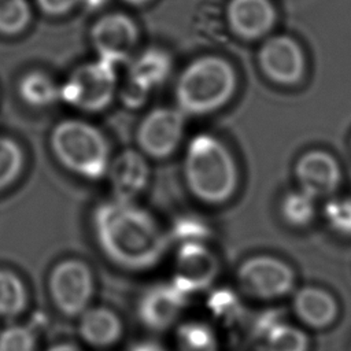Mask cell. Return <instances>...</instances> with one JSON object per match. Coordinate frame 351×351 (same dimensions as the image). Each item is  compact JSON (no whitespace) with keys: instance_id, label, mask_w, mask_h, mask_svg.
Segmentation results:
<instances>
[{"instance_id":"obj_2","label":"cell","mask_w":351,"mask_h":351,"mask_svg":"<svg viewBox=\"0 0 351 351\" xmlns=\"http://www.w3.org/2000/svg\"><path fill=\"white\" fill-rule=\"evenodd\" d=\"M182 170L189 192L203 203L223 204L237 189V165L229 148L217 136L199 133L191 138Z\"/></svg>"},{"instance_id":"obj_28","label":"cell","mask_w":351,"mask_h":351,"mask_svg":"<svg viewBox=\"0 0 351 351\" xmlns=\"http://www.w3.org/2000/svg\"><path fill=\"white\" fill-rule=\"evenodd\" d=\"M210 229L204 221L197 217H180L174 225L171 236L180 243H204Z\"/></svg>"},{"instance_id":"obj_11","label":"cell","mask_w":351,"mask_h":351,"mask_svg":"<svg viewBox=\"0 0 351 351\" xmlns=\"http://www.w3.org/2000/svg\"><path fill=\"white\" fill-rule=\"evenodd\" d=\"M219 273L215 254L204 243H181L174 258L173 282L185 293L208 288Z\"/></svg>"},{"instance_id":"obj_24","label":"cell","mask_w":351,"mask_h":351,"mask_svg":"<svg viewBox=\"0 0 351 351\" xmlns=\"http://www.w3.org/2000/svg\"><path fill=\"white\" fill-rule=\"evenodd\" d=\"M25 166V154L21 145L10 138L0 136V191L12 185Z\"/></svg>"},{"instance_id":"obj_30","label":"cell","mask_w":351,"mask_h":351,"mask_svg":"<svg viewBox=\"0 0 351 351\" xmlns=\"http://www.w3.org/2000/svg\"><path fill=\"white\" fill-rule=\"evenodd\" d=\"M237 296L230 289H218L210 298V306L214 313L225 315L228 313H237Z\"/></svg>"},{"instance_id":"obj_16","label":"cell","mask_w":351,"mask_h":351,"mask_svg":"<svg viewBox=\"0 0 351 351\" xmlns=\"http://www.w3.org/2000/svg\"><path fill=\"white\" fill-rule=\"evenodd\" d=\"M292 307L300 322L314 329L330 326L339 315V304L335 296L318 287L300 288L293 296Z\"/></svg>"},{"instance_id":"obj_17","label":"cell","mask_w":351,"mask_h":351,"mask_svg":"<svg viewBox=\"0 0 351 351\" xmlns=\"http://www.w3.org/2000/svg\"><path fill=\"white\" fill-rule=\"evenodd\" d=\"M123 326L121 318L106 307H88L78 322L80 337L89 346L107 348L122 337Z\"/></svg>"},{"instance_id":"obj_18","label":"cell","mask_w":351,"mask_h":351,"mask_svg":"<svg viewBox=\"0 0 351 351\" xmlns=\"http://www.w3.org/2000/svg\"><path fill=\"white\" fill-rule=\"evenodd\" d=\"M128 63V77L148 89L163 84L171 71L170 55L156 47L141 51Z\"/></svg>"},{"instance_id":"obj_15","label":"cell","mask_w":351,"mask_h":351,"mask_svg":"<svg viewBox=\"0 0 351 351\" xmlns=\"http://www.w3.org/2000/svg\"><path fill=\"white\" fill-rule=\"evenodd\" d=\"M186 296L174 282L149 288L141 298L138 314L152 329H166L173 325L186 304Z\"/></svg>"},{"instance_id":"obj_33","label":"cell","mask_w":351,"mask_h":351,"mask_svg":"<svg viewBox=\"0 0 351 351\" xmlns=\"http://www.w3.org/2000/svg\"><path fill=\"white\" fill-rule=\"evenodd\" d=\"M48 351H80V350L71 344H58V346H53L52 348H49Z\"/></svg>"},{"instance_id":"obj_14","label":"cell","mask_w":351,"mask_h":351,"mask_svg":"<svg viewBox=\"0 0 351 351\" xmlns=\"http://www.w3.org/2000/svg\"><path fill=\"white\" fill-rule=\"evenodd\" d=\"M226 21L234 36L252 41L270 33L277 12L271 0H229Z\"/></svg>"},{"instance_id":"obj_23","label":"cell","mask_w":351,"mask_h":351,"mask_svg":"<svg viewBox=\"0 0 351 351\" xmlns=\"http://www.w3.org/2000/svg\"><path fill=\"white\" fill-rule=\"evenodd\" d=\"M281 215L292 226H306L315 215V197L302 189L288 192L281 202Z\"/></svg>"},{"instance_id":"obj_6","label":"cell","mask_w":351,"mask_h":351,"mask_svg":"<svg viewBox=\"0 0 351 351\" xmlns=\"http://www.w3.org/2000/svg\"><path fill=\"white\" fill-rule=\"evenodd\" d=\"M95 281L90 267L81 259L58 262L48 276L49 296L62 314L80 317L90 304Z\"/></svg>"},{"instance_id":"obj_7","label":"cell","mask_w":351,"mask_h":351,"mask_svg":"<svg viewBox=\"0 0 351 351\" xmlns=\"http://www.w3.org/2000/svg\"><path fill=\"white\" fill-rule=\"evenodd\" d=\"M237 280L247 295L262 300H274L293 289L295 273L287 262L276 256L256 255L240 265Z\"/></svg>"},{"instance_id":"obj_13","label":"cell","mask_w":351,"mask_h":351,"mask_svg":"<svg viewBox=\"0 0 351 351\" xmlns=\"http://www.w3.org/2000/svg\"><path fill=\"white\" fill-rule=\"evenodd\" d=\"M106 176L108 177L114 199L134 202L148 185L149 166L141 151L125 149L110 160Z\"/></svg>"},{"instance_id":"obj_8","label":"cell","mask_w":351,"mask_h":351,"mask_svg":"<svg viewBox=\"0 0 351 351\" xmlns=\"http://www.w3.org/2000/svg\"><path fill=\"white\" fill-rule=\"evenodd\" d=\"M185 117L178 107H156L147 112L136 133L140 151L155 159L174 154L185 133Z\"/></svg>"},{"instance_id":"obj_9","label":"cell","mask_w":351,"mask_h":351,"mask_svg":"<svg viewBox=\"0 0 351 351\" xmlns=\"http://www.w3.org/2000/svg\"><path fill=\"white\" fill-rule=\"evenodd\" d=\"M138 41L136 22L123 12H110L99 18L90 29V43L101 59L112 66L129 62Z\"/></svg>"},{"instance_id":"obj_1","label":"cell","mask_w":351,"mask_h":351,"mask_svg":"<svg viewBox=\"0 0 351 351\" xmlns=\"http://www.w3.org/2000/svg\"><path fill=\"white\" fill-rule=\"evenodd\" d=\"M92 228L101 252L126 270L156 266L169 247V237L155 218L134 202H103L92 214Z\"/></svg>"},{"instance_id":"obj_25","label":"cell","mask_w":351,"mask_h":351,"mask_svg":"<svg viewBox=\"0 0 351 351\" xmlns=\"http://www.w3.org/2000/svg\"><path fill=\"white\" fill-rule=\"evenodd\" d=\"M30 21L32 8L27 0H0V34H19Z\"/></svg>"},{"instance_id":"obj_22","label":"cell","mask_w":351,"mask_h":351,"mask_svg":"<svg viewBox=\"0 0 351 351\" xmlns=\"http://www.w3.org/2000/svg\"><path fill=\"white\" fill-rule=\"evenodd\" d=\"M180 351H217V336L211 326L200 321L184 322L176 335Z\"/></svg>"},{"instance_id":"obj_12","label":"cell","mask_w":351,"mask_h":351,"mask_svg":"<svg viewBox=\"0 0 351 351\" xmlns=\"http://www.w3.org/2000/svg\"><path fill=\"white\" fill-rule=\"evenodd\" d=\"M299 189L317 197L333 193L341 181L337 160L322 149H311L303 154L295 166Z\"/></svg>"},{"instance_id":"obj_32","label":"cell","mask_w":351,"mask_h":351,"mask_svg":"<svg viewBox=\"0 0 351 351\" xmlns=\"http://www.w3.org/2000/svg\"><path fill=\"white\" fill-rule=\"evenodd\" d=\"M133 351H163V350L160 348V346H156L152 343H144V344L136 346V348Z\"/></svg>"},{"instance_id":"obj_5","label":"cell","mask_w":351,"mask_h":351,"mask_svg":"<svg viewBox=\"0 0 351 351\" xmlns=\"http://www.w3.org/2000/svg\"><path fill=\"white\" fill-rule=\"evenodd\" d=\"M115 93V66L101 59L78 66L60 85V100L85 112L103 111Z\"/></svg>"},{"instance_id":"obj_10","label":"cell","mask_w":351,"mask_h":351,"mask_svg":"<svg viewBox=\"0 0 351 351\" xmlns=\"http://www.w3.org/2000/svg\"><path fill=\"white\" fill-rule=\"evenodd\" d=\"M258 63L270 81L285 86L298 84L306 71V58L302 47L287 34L266 38L259 49Z\"/></svg>"},{"instance_id":"obj_4","label":"cell","mask_w":351,"mask_h":351,"mask_svg":"<svg viewBox=\"0 0 351 351\" xmlns=\"http://www.w3.org/2000/svg\"><path fill=\"white\" fill-rule=\"evenodd\" d=\"M49 147L56 160L69 171L100 180L110 166V147L104 134L92 123L67 118L58 122L49 134Z\"/></svg>"},{"instance_id":"obj_20","label":"cell","mask_w":351,"mask_h":351,"mask_svg":"<svg viewBox=\"0 0 351 351\" xmlns=\"http://www.w3.org/2000/svg\"><path fill=\"white\" fill-rule=\"evenodd\" d=\"M27 306V289L22 278L8 269H0V315L14 318Z\"/></svg>"},{"instance_id":"obj_3","label":"cell","mask_w":351,"mask_h":351,"mask_svg":"<svg viewBox=\"0 0 351 351\" xmlns=\"http://www.w3.org/2000/svg\"><path fill=\"white\" fill-rule=\"evenodd\" d=\"M236 88L237 74L228 59L200 56L182 70L176 82V107L185 115H207L226 106Z\"/></svg>"},{"instance_id":"obj_19","label":"cell","mask_w":351,"mask_h":351,"mask_svg":"<svg viewBox=\"0 0 351 351\" xmlns=\"http://www.w3.org/2000/svg\"><path fill=\"white\" fill-rule=\"evenodd\" d=\"M21 99L32 107H48L60 99V85L44 71L26 73L18 84Z\"/></svg>"},{"instance_id":"obj_27","label":"cell","mask_w":351,"mask_h":351,"mask_svg":"<svg viewBox=\"0 0 351 351\" xmlns=\"http://www.w3.org/2000/svg\"><path fill=\"white\" fill-rule=\"evenodd\" d=\"M36 335L23 325H11L0 332V351H36Z\"/></svg>"},{"instance_id":"obj_34","label":"cell","mask_w":351,"mask_h":351,"mask_svg":"<svg viewBox=\"0 0 351 351\" xmlns=\"http://www.w3.org/2000/svg\"><path fill=\"white\" fill-rule=\"evenodd\" d=\"M123 1L128 4H132V5H144V4L149 3L151 0H123Z\"/></svg>"},{"instance_id":"obj_29","label":"cell","mask_w":351,"mask_h":351,"mask_svg":"<svg viewBox=\"0 0 351 351\" xmlns=\"http://www.w3.org/2000/svg\"><path fill=\"white\" fill-rule=\"evenodd\" d=\"M149 92L151 89L145 88L144 85L128 77V80L123 82V85L119 89V97L126 107L138 108L147 101Z\"/></svg>"},{"instance_id":"obj_26","label":"cell","mask_w":351,"mask_h":351,"mask_svg":"<svg viewBox=\"0 0 351 351\" xmlns=\"http://www.w3.org/2000/svg\"><path fill=\"white\" fill-rule=\"evenodd\" d=\"M329 226L343 236H351V197L332 199L324 208Z\"/></svg>"},{"instance_id":"obj_21","label":"cell","mask_w":351,"mask_h":351,"mask_svg":"<svg viewBox=\"0 0 351 351\" xmlns=\"http://www.w3.org/2000/svg\"><path fill=\"white\" fill-rule=\"evenodd\" d=\"M263 351H308V337L298 326L273 324L265 329Z\"/></svg>"},{"instance_id":"obj_31","label":"cell","mask_w":351,"mask_h":351,"mask_svg":"<svg viewBox=\"0 0 351 351\" xmlns=\"http://www.w3.org/2000/svg\"><path fill=\"white\" fill-rule=\"evenodd\" d=\"M81 0H36L37 7L49 16H60L70 12Z\"/></svg>"}]
</instances>
